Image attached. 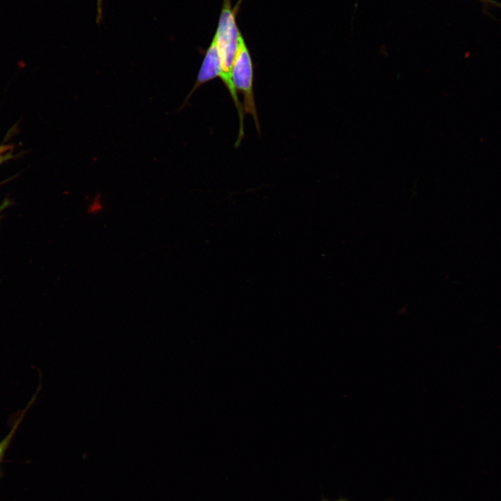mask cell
Instances as JSON below:
<instances>
[{"label":"cell","instance_id":"obj_1","mask_svg":"<svg viewBox=\"0 0 501 501\" xmlns=\"http://www.w3.org/2000/svg\"><path fill=\"white\" fill-rule=\"evenodd\" d=\"M217 47L221 63V80L228 88L234 103L239 118V127H244V113L239 100L232 79V70L239 48L244 41L230 6H225L222 10L216 33L213 39Z\"/></svg>","mask_w":501,"mask_h":501},{"label":"cell","instance_id":"obj_2","mask_svg":"<svg viewBox=\"0 0 501 501\" xmlns=\"http://www.w3.org/2000/svg\"><path fill=\"white\" fill-rule=\"evenodd\" d=\"M232 79L235 90L243 94L244 114L250 113L253 116L257 132L260 133L253 94V65L244 40L241 42L234 61Z\"/></svg>","mask_w":501,"mask_h":501},{"label":"cell","instance_id":"obj_3","mask_svg":"<svg viewBox=\"0 0 501 501\" xmlns=\"http://www.w3.org/2000/svg\"><path fill=\"white\" fill-rule=\"evenodd\" d=\"M221 58L216 44L212 40L202 60L196 81L183 104L177 111H180L188 104L190 97L202 85L217 77L221 78Z\"/></svg>","mask_w":501,"mask_h":501},{"label":"cell","instance_id":"obj_4","mask_svg":"<svg viewBox=\"0 0 501 501\" xmlns=\"http://www.w3.org/2000/svg\"><path fill=\"white\" fill-rule=\"evenodd\" d=\"M22 419V417L15 422L13 424L12 429L9 431V433L6 435V436L1 440L0 442V465L1 462L4 456V454L8 450L9 445L15 434V431H17L18 426L19 424L20 420Z\"/></svg>","mask_w":501,"mask_h":501},{"label":"cell","instance_id":"obj_5","mask_svg":"<svg viewBox=\"0 0 501 501\" xmlns=\"http://www.w3.org/2000/svg\"><path fill=\"white\" fill-rule=\"evenodd\" d=\"M104 209V203L102 198V195L97 193L93 196L91 200L88 202L86 206V212L88 214L91 215H96L102 212Z\"/></svg>","mask_w":501,"mask_h":501},{"label":"cell","instance_id":"obj_6","mask_svg":"<svg viewBox=\"0 0 501 501\" xmlns=\"http://www.w3.org/2000/svg\"><path fill=\"white\" fill-rule=\"evenodd\" d=\"M11 151L10 145L0 146V164L11 157Z\"/></svg>","mask_w":501,"mask_h":501},{"label":"cell","instance_id":"obj_7","mask_svg":"<svg viewBox=\"0 0 501 501\" xmlns=\"http://www.w3.org/2000/svg\"><path fill=\"white\" fill-rule=\"evenodd\" d=\"M97 21L100 22L102 16V0H97Z\"/></svg>","mask_w":501,"mask_h":501},{"label":"cell","instance_id":"obj_8","mask_svg":"<svg viewBox=\"0 0 501 501\" xmlns=\"http://www.w3.org/2000/svg\"><path fill=\"white\" fill-rule=\"evenodd\" d=\"M478 1H480L483 2V3H485V4H491V5H493V6H498V7L501 8V4H500V3H498V2H497V1H493V0H478Z\"/></svg>","mask_w":501,"mask_h":501},{"label":"cell","instance_id":"obj_9","mask_svg":"<svg viewBox=\"0 0 501 501\" xmlns=\"http://www.w3.org/2000/svg\"><path fill=\"white\" fill-rule=\"evenodd\" d=\"M321 501H348V500H345V499H338V500H321Z\"/></svg>","mask_w":501,"mask_h":501}]
</instances>
